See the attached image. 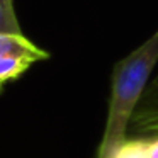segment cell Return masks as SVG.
I'll list each match as a JSON object with an SVG mask.
<instances>
[{"instance_id":"5b68a950","label":"cell","mask_w":158,"mask_h":158,"mask_svg":"<svg viewBox=\"0 0 158 158\" xmlns=\"http://www.w3.org/2000/svg\"><path fill=\"white\" fill-rule=\"evenodd\" d=\"M0 34H22L12 0H0Z\"/></svg>"},{"instance_id":"7a4b0ae2","label":"cell","mask_w":158,"mask_h":158,"mask_svg":"<svg viewBox=\"0 0 158 158\" xmlns=\"http://www.w3.org/2000/svg\"><path fill=\"white\" fill-rule=\"evenodd\" d=\"M131 131L141 136H158V97L148 94V99L139 102L131 119Z\"/></svg>"},{"instance_id":"3957f363","label":"cell","mask_w":158,"mask_h":158,"mask_svg":"<svg viewBox=\"0 0 158 158\" xmlns=\"http://www.w3.org/2000/svg\"><path fill=\"white\" fill-rule=\"evenodd\" d=\"M0 56H26L34 61L49 58L48 53L31 43L24 34H0Z\"/></svg>"},{"instance_id":"6da1fadb","label":"cell","mask_w":158,"mask_h":158,"mask_svg":"<svg viewBox=\"0 0 158 158\" xmlns=\"http://www.w3.org/2000/svg\"><path fill=\"white\" fill-rule=\"evenodd\" d=\"M158 61V31L114 65L109 112L97 158H116L126 143L129 123Z\"/></svg>"},{"instance_id":"8992f818","label":"cell","mask_w":158,"mask_h":158,"mask_svg":"<svg viewBox=\"0 0 158 158\" xmlns=\"http://www.w3.org/2000/svg\"><path fill=\"white\" fill-rule=\"evenodd\" d=\"M116 158H143V153H141V148H139V139L126 141Z\"/></svg>"},{"instance_id":"277c9868","label":"cell","mask_w":158,"mask_h":158,"mask_svg":"<svg viewBox=\"0 0 158 158\" xmlns=\"http://www.w3.org/2000/svg\"><path fill=\"white\" fill-rule=\"evenodd\" d=\"M32 63L36 61L26 56H0V90L4 83L21 77Z\"/></svg>"}]
</instances>
